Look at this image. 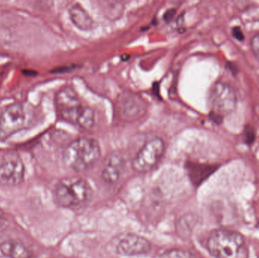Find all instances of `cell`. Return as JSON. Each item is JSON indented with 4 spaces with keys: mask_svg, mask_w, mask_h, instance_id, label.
I'll use <instances>...</instances> for the list:
<instances>
[{
    "mask_svg": "<svg viewBox=\"0 0 259 258\" xmlns=\"http://www.w3.org/2000/svg\"><path fill=\"white\" fill-rule=\"evenodd\" d=\"M101 157V148L96 139L81 137L70 142L63 151V162L76 173L88 171Z\"/></svg>",
    "mask_w": 259,
    "mask_h": 258,
    "instance_id": "obj_1",
    "label": "cell"
},
{
    "mask_svg": "<svg viewBox=\"0 0 259 258\" xmlns=\"http://www.w3.org/2000/svg\"><path fill=\"white\" fill-rule=\"evenodd\" d=\"M208 252L214 258H249L244 237L226 229L213 230L207 240Z\"/></svg>",
    "mask_w": 259,
    "mask_h": 258,
    "instance_id": "obj_2",
    "label": "cell"
},
{
    "mask_svg": "<svg viewBox=\"0 0 259 258\" xmlns=\"http://www.w3.org/2000/svg\"><path fill=\"white\" fill-rule=\"evenodd\" d=\"M92 196V189L84 179L66 177L56 184L54 189L56 202L62 208L77 207L88 202Z\"/></svg>",
    "mask_w": 259,
    "mask_h": 258,
    "instance_id": "obj_3",
    "label": "cell"
},
{
    "mask_svg": "<svg viewBox=\"0 0 259 258\" xmlns=\"http://www.w3.org/2000/svg\"><path fill=\"white\" fill-rule=\"evenodd\" d=\"M209 106L211 119L218 124L222 123L237 106V95L232 86L225 82L214 83L210 91Z\"/></svg>",
    "mask_w": 259,
    "mask_h": 258,
    "instance_id": "obj_4",
    "label": "cell"
},
{
    "mask_svg": "<svg viewBox=\"0 0 259 258\" xmlns=\"http://www.w3.org/2000/svg\"><path fill=\"white\" fill-rule=\"evenodd\" d=\"M55 106L60 119L76 126L86 107L82 105L77 92L68 86L61 88L56 92Z\"/></svg>",
    "mask_w": 259,
    "mask_h": 258,
    "instance_id": "obj_5",
    "label": "cell"
},
{
    "mask_svg": "<svg viewBox=\"0 0 259 258\" xmlns=\"http://www.w3.org/2000/svg\"><path fill=\"white\" fill-rule=\"evenodd\" d=\"M27 109L22 103H13L0 112V141H6L24 130L28 124Z\"/></svg>",
    "mask_w": 259,
    "mask_h": 258,
    "instance_id": "obj_6",
    "label": "cell"
},
{
    "mask_svg": "<svg viewBox=\"0 0 259 258\" xmlns=\"http://www.w3.org/2000/svg\"><path fill=\"white\" fill-rule=\"evenodd\" d=\"M165 151V143L159 137L152 138L143 145L132 161V168L138 173L152 171L161 160Z\"/></svg>",
    "mask_w": 259,
    "mask_h": 258,
    "instance_id": "obj_7",
    "label": "cell"
},
{
    "mask_svg": "<svg viewBox=\"0 0 259 258\" xmlns=\"http://www.w3.org/2000/svg\"><path fill=\"white\" fill-rule=\"evenodd\" d=\"M25 167L19 154L15 151L0 153V184L16 186L23 183Z\"/></svg>",
    "mask_w": 259,
    "mask_h": 258,
    "instance_id": "obj_8",
    "label": "cell"
},
{
    "mask_svg": "<svg viewBox=\"0 0 259 258\" xmlns=\"http://www.w3.org/2000/svg\"><path fill=\"white\" fill-rule=\"evenodd\" d=\"M114 248L117 254L123 256H137L148 254L151 243L140 235L122 233L114 239Z\"/></svg>",
    "mask_w": 259,
    "mask_h": 258,
    "instance_id": "obj_9",
    "label": "cell"
},
{
    "mask_svg": "<svg viewBox=\"0 0 259 258\" xmlns=\"http://www.w3.org/2000/svg\"><path fill=\"white\" fill-rule=\"evenodd\" d=\"M147 105L140 95L132 92H124L118 98L117 112L121 120L134 122L146 114Z\"/></svg>",
    "mask_w": 259,
    "mask_h": 258,
    "instance_id": "obj_10",
    "label": "cell"
},
{
    "mask_svg": "<svg viewBox=\"0 0 259 258\" xmlns=\"http://www.w3.org/2000/svg\"><path fill=\"white\" fill-rule=\"evenodd\" d=\"M126 166L124 154L119 151H115L108 154L102 168V178L109 184L117 183L124 173Z\"/></svg>",
    "mask_w": 259,
    "mask_h": 258,
    "instance_id": "obj_11",
    "label": "cell"
},
{
    "mask_svg": "<svg viewBox=\"0 0 259 258\" xmlns=\"http://www.w3.org/2000/svg\"><path fill=\"white\" fill-rule=\"evenodd\" d=\"M187 168L192 183L194 186H199L219 169V166L216 165L191 162L188 164Z\"/></svg>",
    "mask_w": 259,
    "mask_h": 258,
    "instance_id": "obj_12",
    "label": "cell"
},
{
    "mask_svg": "<svg viewBox=\"0 0 259 258\" xmlns=\"http://www.w3.org/2000/svg\"><path fill=\"white\" fill-rule=\"evenodd\" d=\"M0 252L9 258H33L28 248L18 239H8L0 243Z\"/></svg>",
    "mask_w": 259,
    "mask_h": 258,
    "instance_id": "obj_13",
    "label": "cell"
},
{
    "mask_svg": "<svg viewBox=\"0 0 259 258\" xmlns=\"http://www.w3.org/2000/svg\"><path fill=\"white\" fill-rule=\"evenodd\" d=\"M69 16L71 22L75 27L81 30H91L94 27V20L83 6L78 3L72 5L69 9Z\"/></svg>",
    "mask_w": 259,
    "mask_h": 258,
    "instance_id": "obj_14",
    "label": "cell"
},
{
    "mask_svg": "<svg viewBox=\"0 0 259 258\" xmlns=\"http://www.w3.org/2000/svg\"><path fill=\"white\" fill-rule=\"evenodd\" d=\"M160 258H194L193 254L187 250L173 248L163 253Z\"/></svg>",
    "mask_w": 259,
    "mask_h": 258,
    "instance_id": "obj_15",
    "label": "cell"
},
{
    "mask_svg": "<svg viewBox=\"0 0 259 258\" xmlns=\"http://www.w3.org/2000/svg\"><path fill=\"white\" fill-rule=\"evenodd\" d=\"M243 142L246 145H252L256 139V132L255 128L250 124H247L244 127L243 132Z\"/></svg>",
    "mask_w": 259,
    "mask_h": 258,
    "instance_id": "obj_16",
    "label": "cell"
},
{
    "mask_svg": "<svg viewBox=\"0 0 259 258\" xmlns=\"http://www.w3.org/2000/svg\"><path fill=\"white\" fill-rule=\"evenodd\" d=\"M251 48L253 51L254 56L259 62V33L252 36L250 42Z\"/></svg>",
    "mask_w": 259,
    "mask_h": 258,
    "instance_id": "obj_17",
    "label": "cell"
},
{
    "mask_svg": "<svg viewBox=\"0 0 259 258\" xmlns=\"http://www.w3.org/2000/svg\"><path fill=\"white\" fill-rule=\"evenodd\" d=\"M231 33H232V36L240 42H242L245 39L244 33L239 26L233 27L232 30H231Z\"/></svg>",
    "mask_w": 259,
    "mask_h": 258,
    "instance_id": "obj_18",
    "label": "cell"
},
{
    "mask_svg": "<svg viewBox=\"0 0 259 258\" xmlns=\"http://www.w3.org/2000/svg\"><path fill=\"white\" fill-rule=\"evenodd\" d=\"M227 68H228L234 75H236L239 71L238 67H237V65H236L235 63H234V62H228V63H227Z\"/></svg>",
    "mask_w": 259,
    "mask_h": 258,
    "instance_id": "obj_19",
    "label": "cell"
},
{
    "mask_svg": "<svg viewBox=\"0 0 259 258\" xmlns=\"http://www.w3.org/2000/svg\"><path fill=\"white\" fill-rule=\"evenodd\" d=\"M4 215V212L0 209V227L3 226V224H3V221H5Z\"/></svg>",
    "mask_w": 259,
    "mask_h": 258,
    "instance_id": "obj_20",
    "label": "cell"
}]
</instances>
